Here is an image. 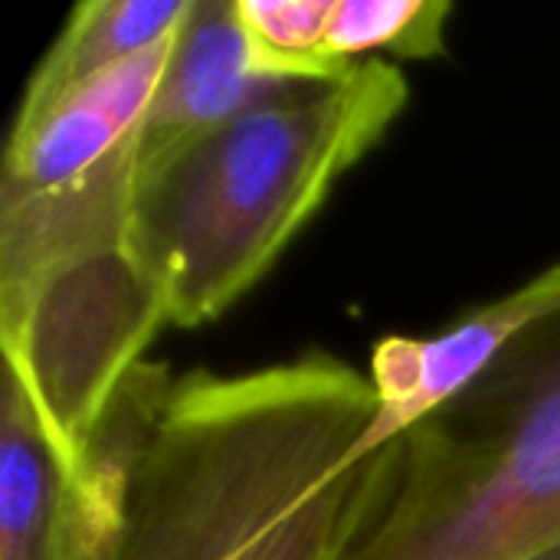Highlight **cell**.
Segmentation results:
<instances>
[{"mask_svg": "<svg viewBox=\"0 0 560 560\" xmlns=\"http://www.w3.org/2000/svg\"><path fill=\"white\" fill-rule=\"evenodd\" d=\"M407 102L410 85L390 59H361L141 164L131 240L171 325L197 328L233 308Z\"/></svg>", "mask_w": 560, "mask_h": 560, "instance_id": "cell-1", "label": "cell"}, {"mask_svg": "<svg viewBox=\"0 0 560 560\" xmlns=\"http://www.w3.org/2000/svg\"><path fill=\"white\" fill-rule=\"evenodd\" d=\"M371 456L331 560H532L560 548V312Z\"/></svg>", "mask_w": 560, "mask_h": 560, "instance_id": "cell-2", "label": "cell"}, {"mask_svg": "<svg viewBox=\"0 0 560 560\" xmlns=\"http://www.w3.org/2000/svg\"><path fill=\"white\" fill-rule=\"evenodd\" d=\"M164 325H171L164 295L135 240L0 302L3 368L26 390L72 476L112 394Z\"/></svg>", "mask_w": 560, "mask_h": 560, "instance_id": "cell-3", "label": "cell"}, {"mask_svg": "<svg viewBox=\"0 0 560 560\" xmlns=\"http://www.w3.org/2000/svg\"><path fill=\"white\" fill-rule=\"evenodd\" d=\"M560 312V259L515 292L469 312L440 335H387L371 354L381 410L354 450V463L384 450L427 413L469 387L512 341Z\"/></svg>", "mask_w": 560, "mask_h": 560, "instance_id": "cell-4", "label": "cell"}, {"mask_svg": "<svg viewBox=\"0 0 560 560\" xmlns=\"http://www.w3.org/2000/svg\"><path fill=\"white\" fill-rule=\"evenodd\" d=\"M141 135L98 167L49 187L0 190V302L79 259L131 243Z\"/></svg>", "mask_w": 560, "mask_h": 560, "instance_id": "cell-5", "label": "cell"}, {"mask_svg": "<svg viewBox=\"0 0 560 560\" xmlns=\"http://www.w3.org/2000/svg\"><path fill=\"white\" fill-rule=\"evenodd\" d=\"M282 89L253 66L240 0H190L141 125L138 167Z\"/></svg>", "mask_w": 560, "mask_h": 560, "instance_id": "cell-6", "label": "cell"}, {"mask_svg": "<svg viewBox=\"0 0 560 560\" xmlns=\"http://www.w3.org/2000/svg\"><path fill=\"white\" fill-rule=\"evenodd\" d=\"M0 560H85L75 479L7 368L0 384Z\"/></svg>", "mask_w": 560, "mask_h": 560, "instance_id": "cell-7", "label": "cell"}, {"mask_svg": "<svg viewBox=\"0 0 560 560\" xmlns=\"http://www.w3.org/2000/svg\"><path fill=\"white\" fill-rule=\"evenodd\" d=\"M190 0H85L72 7L59 36L33 69L16 115L52 105L62 92L164 43L177 33Z\"/></svg>", "mask_w": 560, "mask_h": 560, "instance_id": "cell-8", "label": "cell"}, {"mask_svg": "<svg viewBox=\"0 0 560 560\" xmlns=\"http://www.w3.org/2000/svg\"><path fill=\"white\" fill-rule=\"evenodd\" d=\"M453 3L446 0H335L328 20V56L338 66L394 52L433 59L446 52Z\"/></svg>", "mask_w": 560, "mask_h": 560, "instance_id": "cell-9", "label": "cell"}, {"mask_svg": "<svg viewBox=\"0 0 560 560\" xmlns=\"http://www.w3.org/2000/svg\"><path fill=\"white\" fill-rule=\"evenodd\" d=\"M335 0H240L253 66L272 82H325L351 66L328 56Z\"/></svg>", "mask_w": 560, "mask_h": 560, "instance_id": "cell-10", "label": "cell"}, {"mask_svg": "<svg viewBox=\"0 0 560 560\" xmlns=\"http://www.w3.org/2000/svg\"><path fill=\"white\" fill-rule=\"evenodd\" d=\"M532 560H560V548H555V551H545V555H538V558Z\"/></svg>", "mask_w": 560, "mask_h": 560, "instance_id": "cell-11", "label": "cell"}]
</instances>
